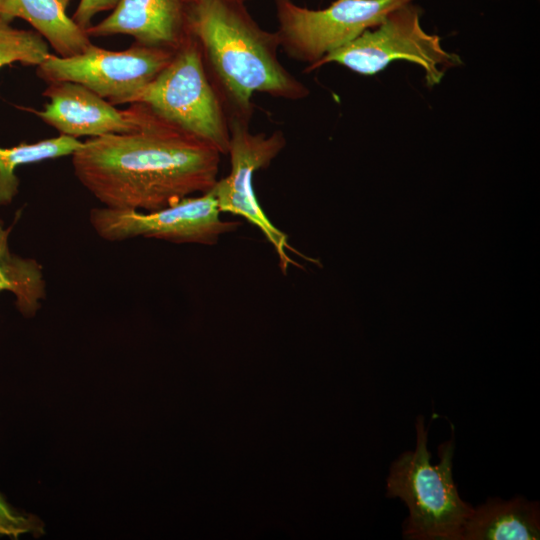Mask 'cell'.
Returning a JSON list of instances; mask_svg holds the SVG:
<instances>
[{
  "mask_svg": "<svg viewBox=\"0 0 540 540\" xmlns=\"http://www.w3.org/2000/svg\"><path fill=\"white\" fill-rule=\"evenodd\" d=\"M220 156L155 114L136 131L85 140L71 157L74 175L104 207L152 212L209 192Z\"/></svg>",
  "mask_w": 540,
  "mask_h": 540,
  "instance_id": "6da1fadb",
  "label": "cell"
},
{
  "mask_svg": "<svg viewBox=\"0 0 540 540\" xmlns=\"http://www.w3.org/2000/svg\"><path fill=\"white\" fill-rule=\"evenodd\" d=\"M185 2L188 32L199 45L207 75L227 119L250 122L255 93L292 101L309 95V89L280 62L276 31L262 29L245 3Z\"/></svg>",
  "mask_w": 540,
  "mask_h": 540,
  "instance_id": "7a4b0ae2",
  "label": "cell"
},
{
  "mask_svg": "<svg viewBox=\"0 0 540 540\" xmlns=\"http://www.w3.org/2000/svg\"><path fill=\"white\" fill-rule=\"evenodd\" d=\"M415 429V449L393 461L386 481V496L400 498L409 511L402 535L408 540H462L474 507L460 497L453 480V437L438 447L434 465L423 416L417 417Z\"/></svg>",
  "mask_w": 540,
  "mask_h": 540,
  "instance_id": "3957f363",
  "label": "cell"
},
{
  "mask_svg": "<svg viewBox=\"0 0 540 540\" xmlns=\"http://www.w3.org/2000/svg\"><path fill=\"white\" fill-rule=\"evenodd\" d=\"M227 154L228 119L207 75L201 50L188 35L165 68L131 100Z\"/></svg>",
  "mask_w": 540,
  "mask_h": 540,
  "instance_id": "277c9868",
  "label": "cell"
},
{
  "mask_svg": "<svg viewBox=\"0 0 540 540\" xmlns=\"http://www.w3.org/2000/svg\"><path fill=\"white\" fill-rule=\"evenodd\" d=\"M420 15L417 6L403 5L389 13L379 25L365 30L305 72L337 63L358 74L371 76L393 61L405 60L419 65L424 70L426 84L433 87L442 81L447 70L461 65L462 60L442 47L439 36L424 31Z\"/></svg>",
  "mask_w": 540,
  "mask_h": 540,
  "instance_id": "5b68a950",
  "label": "cell"
},
{
  "mask_svg": "<svg viewBox=\"0 0 540 540\" xmlns=\"http://www.w3.org/2000/svg\"><path fill=\"white\" fill-rule=\"evenodd\" d=\"M412 1L336 0L325 9L313 10L292 0H275L280 48L306 63L307 69Z\"/></svg>",
  "mask_w": 540,
  "mask_h": 540,
  "instance_id": "8992f818",
  "label": "cell"
},
{
  "mask_svg": "<svg viewBox=\"0 0 540 540\" xmlns=\"http://www.w3.org/2000/svg\"><path fill=\"white\" fill-rule=\"evenodd\" d=\"M175 50L134 42L122 51L91 45L84 52L61 57L50 53L36 67L46 83L72 81L89 88L113 105L130 104L171 61Z\"/></svg>",
  "mask_w": 540,
  "mask_h": 540,
  "instance_id": "52a82bcc",
  "label": "cell"
},
{
  "mask_svg": "<svg viewBox=\"0 0 540 540\" xmlns=\"http://www.w3.org/2000/svg\"><path fill=\"white\" fill-rule=\"evenodd\" d=\"M212 191L189 196L168 207L152 212L120 210L107 207L91 209L89 222L103 240L119 242L137 237L173 243L214 245L239 224L220 217Z\"/></svg>",
  "mask_w": 540,
  "mask_h": 540,
  "instance_id": "ba28073f",
  "label": "cell"
},
{
  "mask_svg": "<svg viewBox=\"0 0 540 540\" xmlns=\"http://www.w3.org/2000/svg\"><path fill=\"white\" fill-rule=\"evenodd\" d=\"M230 141L228 153L231 169L227 176L217 180L211 189L221 212L245 218L259 228L275 249L281 270L285 273L293 259L288 251L295 252L285 233L268 219L255 195L253 178L256 171L266 168L286 145L281 131L270 135L252 133L249 121L228 119Z\"/></svg>",
  "mask_w": 540,
  "mask_h": 540,
  "instance_id": "9c48e42d",
  "label": "cell"
},
{
  "mask_svg": "<svg viewBox=\"0 0 540 540\" xmlns=\"http://www.w3.org/2000/svg\"><path fill=\"white\" fill-rule=\"evenodd\" d=\"M43 96L49 102L42 110H32L60 135L91 138L138 130L155 113L141 103H132L120 110L89 88L72 81L47 83Z\"/></svg>",
  "mask_w": 540,
  "mask_h": 540,
  "instance_id": "30bf717a",
  "label": "cell"
},
{
  "mask_svg": "<svg viewBox=\"0 0 540 540\" xmlns=\"http://www.w3.org/2000/svg\"><path fill=\"white\" fill-rule=\"evenodd\" d=\"M89 37L124 34L134 42L176 50L188 35L185 0H120L110 15L85 30Z\"/></svg>",
  "mask_w": 540,
  "mask_h": 540,
  "instance_id": "8fae6325",
  "label": "cell"
},
{
  "mask_svg": "<svg viewBox=\"0 0 540 540\" xmlns=\"http://www.w3.org/2000/svg\"><path fill=\"white\" fill-rule=\"evenodd\" d=\"M540 538V505L523 496L490 497L474 507L462 540H535Z\"/></svg>",
  "mask_w": 540,
  "mask_h": 540,
  "instance_id": "7c38bea8",
  "label": "cell"
},
{
  "mask_svg": "<svg viewBox=\"0 0 540 540\" xmlns=\"http://www.w3.org/2000/svg\"><path fill=\"white\" fill-rule=\"evenodd\" d=\"M72 0H0V17L28 22L53 48L56 55L69 57L84 52L92 42L67 14Z\"/></svg>",
  "mask_w": 540,
  "mask_h": 540,
  "instance_id": "4fadbf2b",
  "label": "cell"
},
{
  "mask_svg": "<svg viewBox=\"0 0 540 540\" xmlns=\"http://www.w3.org/2000/svg\"><path fill=\"white\" fill-rule=\"evenodd\" d=\"M12 226L0 220V293L14 294L16 307L25 317H32L46 298V282L42 265L32 258H24L10 250Z\"/></svg>",
  "mask_w": 540,
  "mask_h": 540,
  "instance_id": "5bb4252c",
  "label": "cell"
},
{
  "mask_svg": "<svg viewBox=\"0 0 540 540\" xmlns=\"http://www.w3.org/2000/svg\"><path fill=\"white\" fill-rule=\"evenodd\" d=\"M82 141L70 136L59 135L34 143L0 147V206L9 205L18 193L19 179L15 175L17 167L45 160L72 156Z\"/></svg>",
  "mask_w": 540,
  "mask_h": 540,
  "instance_id": "9a60e30c",
  "label": "cell"
},
{
  "mask_svg": "<svg viewBox=\"0 0 540 540\" xmlns=\"http://www.w3.org/2000/svg\"><path fill=\"white\" fill-rule=\"evenodd\" d=\"M49 54V45L39 33L17 29L0 17V69L13 63L37 67Z\"/></svg>",
  "mask_w": 540,
  "mask_h": 540,
  "instance_id": "2e32d148",
  "label": "cell"
},
{
  "mask_svg": "<svg viewBox=\"0 0 540 540\" xmlns=\"http://www.w3.org/2000/svg\"><path fill=\"white\" fill-rule=\"evenodd\" d=\"M41 532L42 526L35 517L14 512L0 495V535L17 539L25 533Z\"/></svg>",
  "mask_w": 540,
  "mask_h": 540,
  "instance_id": "e0dca14e",
  "label": "cell"
},
{
  "mask_svg": "<svg viewBox=\"0 0 540 540\" xmlns=\"http://www.w3.org/2000/svg\"><path fill=\"white\" fill-rule=\"evenodd\" d=\"M120 0H80L72 20L84 31L91 26L92 19L100 12L113 10Z\"/></svg>",
  "mask_w": 540,
  "mask_h": 540,
  "instance_id": "ac0fdd59",
  "label": "cell"
},
{
  "mask_svg": "<svg viewBox=\"0 0 540 540\" xmlns=\"http://www.w3.org/2000/svg\"><path fill=\"white\" fill-rule=\"evenodd\" d=\"M185 1H188V0H185ZM232 1H237V2H241V3H246L248 0H232Z\"/></svg>",
  "mask_w": 540,
  "mask_h": 540,
  "instance_id": "d6986e66",
  "label": "cell"
}]
</instances>
